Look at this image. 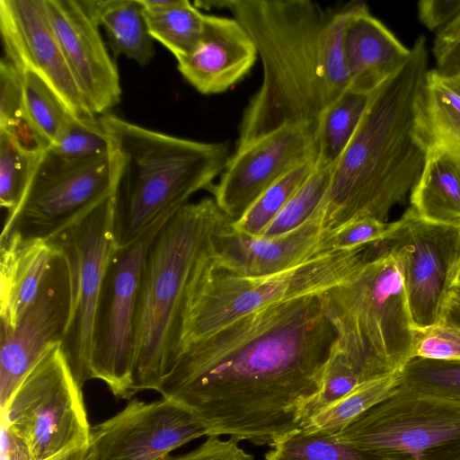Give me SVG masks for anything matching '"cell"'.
<instances>
[{
	"instance_id": "d590c367",
	"label": "cell",
	"mask_w": 460,
	"mask_h": 460,
	"mask_svg": "<svg viewBox=\"0 0 460 460\" xmlns=\"http://www.w3.org/2000/svg\"><path fill=\"white\" fill-rule=\"evenodd\" d=\"M391 223L372 217H361L326 231L320 244V253L354 250L382 240Z\"/></svg>"
},
{
	"instance_id": "836d02e7",
	"label": "cell",
	"mask_w": 460,
	"mask_h": 460,
	"mask_svg": "<svg viewBox=\"0 0 460 460\" xmlns=\"http://www.w3.org/2000/svg\"><path fill=\"white\" fill-rule=\"evenodd\" d=\"M401 374L404 385L460 400V361L414 358L401 368Z\"/></svg>"
},
{
	"instance_id": "7a4b0ae2",
	"label": "cell",
	"mask_w": 460,
	"mask_h": 460,
	"mask_svg": "<svg viewBox=\"0 0 460 460\" xmlns=\"http://www.w3.org/2000/svg\"><path fill=\"white\" fill-rule=\"evenodd\" d=\"M252 40L262 83L243 110L236 148L281 127L317 124L349 87L343 54L348 7L333 13L310 0L212 1Z\"/></svg>"
},
{
	"instance_id": "30bf717a",
	"label": "cell",
	"mask_w": 460,
	"mask_h": 460,
	"mask_svg": "<svg viewBox=\"0 0 460 460\" xmlns=\"http://www.w3.org/2000/svg\"><path fill=\"white\" fill-rule=\"evenodd\" d=\"M175 212L163 215L136 239L117 246L106 269L93 329L92 379L102 381L121 399L133 397L134 326L144 260Z\"/></svg>"
},
{
	"instance_id": "52a82bcc",
	"label": "cell",
	"mask_w": 460,
	"mask_h": 460,
	"mask_svg": "<svg viewBox=\"0 0 460 460\" xmlns=\"http://www.w3.org/2000/svg\"><path fill=\"white\" fill-rule=\"evenodd\" d=\"M365 247L319 253L276 274L246 276L225 266L213 243L192 273L173 358L182 348L250 314L341 284L358 267Z\"/></svg>"
},
{
	"instance_id": "e575fe53",
	"label": "cell",
	"mask_w": 460,
	"mask_h": 460,
	"mask_svg": "<svg viewBox=\"0 0 460 460\" xmlns=\"http://www.w3.org/2000/svg\"><path fill=\"white\" fill-rule=\"evenodd\" d=\"M111 140L99 117H75L60 138L48 151L67 159H81L102 155L111 151Z\"/></svg>"
},
{
	"instance_id": "1f68e13d",
	"label": "cell",
	"mask_w": 460,
	"mask_h": 460,
	"mask_svg": "<svg viewBox=\"0 0 460 460\" xmlns=\"http://www.w3.org/2000/svg\"><path fill=\"white\" fill-rule=\"evenodd\" d=\"M316 161L305 163L281 177L261 194L231 227L235 232L259 236L309 176Z\"/></svg>"
},
{
	"instance_id": "d4e9b609",
	"label": "cell",
	"mask_w": 460,
	"mask_h": 460,
	"mask_svg": "<svg viewBox=\"0 0 460 460\" xmlns=\"http://www.w3.org/2000/svg\"><path fill=\"white\" fill-rule=\"evenodd\" d=\"M90 17L108 37L113 54L124 55L140 66L155 55L152 38L139 0H81Z\"/></svg>"
},
{
	"instance_id": "60d3db41",
	"label": "cell",
	"mask_w": 460,
	"mask_h": 460,
	"mask_svg": "<svg viewBox=\"0 0 460 460\" xmlns=\"http://www.w3.org/2000/svg\"><path fill=\"white\" fill-rule=\"evenodd\" d=\"M1 460H31L22 442L1 423Z\"/></svg>"
},
{
	"instance_id": "44dd1931",
	"label": "cell",
	"mask_w": 460,
	"mask_h": 460,
	"mask_svg": "<svg viewBox=\"0 0 460 460\" xmlns=\"http://www.w3.org/2000/svg\"><path fill=\"white\" fill-rule=\"evenodd\" d=\"M411 52L371 14L366 3L348 6L343 54L349 89L372 93L402 66Z\"/></svg>"
},
{
	"instance_id": "d6a6232c",
	"label": "cell",
	"mask_w": 460,
	"mask_h": 460,
	"mask_svg": "<svg viewBox=\"0 0 460 460\" xmlns=\"http://www.w3.org/2000/svg\"><path fill=\"white\" fill-rule=\"evenodd\" d=\"M332 166L316 161L309 176L261 236H279L308 221L317 211L327 193Z\"/></svg>"
},
{
	"instance_id": "8d00e7d4",
	"label": "cell",
	"mask_w": 460,
	"mask_h": 460,
	"mask_svg": "<svg viewBox=\"0 0 460 460\" xmlns=\"http://www.w3.org/2000/svg\"><path fill=\"white\" fill-rule=\"evenodd\" d=\"M412 358L460 361V328L440 322L416 329Z\"/></svg>"
},
{
	"instance_id": "3957f363",
	"label": "cell",
	"mask_w": 460,
	"mask_h": 460,
	"mask_svg": "<svg viewBox=\"0 0 460 460\" xmlns=\"http://www.w3.org/2000/svg\"><path fill=\"white\" fill-rule=\"evenodd\" d=\"M402 66L371 93L348 146L333 164L318 211L324 231L361 217L386 222L418 181L427 152L414 135L415 102L429 70L420 35Z\"/></svg>"
},
{
	"instance_id": "5bb4252c",
	"label": "cell",
	"mask_w": 460,
	"mask_h": 460,
	"mask_svg": "<svg viewBox=\"0 0 460 460\" xmlns=\"http://www.w3.org/2000/svg\"><path fill=\"white\" fill-rule=\"evenodd\" d=\"M316 125L281 127L235 148L209 192L223 213L237 220L252 203L294 168L317 159Z\"/></svg>"
},
{
	"instance_id": "e0dca14e",
	"label": "cell",
	"mask_w": 460,
	"mask_h": 460,
	"mask_svg": "<svg viewBox=\"0 0 460 460\" xmlns=\"http://www.w3.org/2000/svg\"><path fill=\"white\" fill-rule=\"evenodd\" d=\"M0 32L5 58L40 77L76 118L97 117L64 56L44 0H0Z\"/></svg>"
},
{
	"instance_id": "2e32d148",
	"label": "cell",
	"mask_w": 460,
	"mask_h": 460,
	"mask_svg": "<svg viewBox=\"0 0 460 460\" xmlns=\"http://www.w3.org/2000/svg\"><path fill=\"white\" fill-rule=\"evenodd\" d=\"M56 249L33 303L13 330L1 331V410L40 358L64 340L71 312V283L66 260Z\"/></svg>"
},
{
	"instance_id": "9a60e30c",
	"label": "cell",
	"mask_w": 460,
	"mask_h": 460,
	"mask_svg": "<svg viewBox=\"0 0 460 460\" xmlns=\"http://www.w3.org/2000/svg\"><path fill=\"white\" fill-rule=\"evenodd\" d=\"M204 436L202 424L176 402L134 398L91 428L90 447L93 460H161Z\"/></svg>"
},
{
	"instance_id": "f1b7e54d",
	"label": "cell",
	"mask_w": 460,
	"mask_h": 460,
	"mask_svg": "<svg viewBox=\"0 0 460 460\" xmlns=\"http://www.w3.org/2000/svg\"><path fill=\"white\" fill-rule=\"evenodd\" d=\"M144 13L152 38L164 46L176 60L194 51L203 33L206 15L194 4L176 0L166 9H144Z\"/></svg>"
},
{
	"instance_id": "ab89813d",
	"label": "cell",
	"mask_w": 460,
	"mask_h": 460,
	"mask_svg": "<svg viewBox=\"0 0 460 460\" xmlns=\"http://www.w3.org/2000/svg\"><path fill=\"white\" fill-rule=\"evenodd\" d=\"M417 4L421 23L429 31L436 32L460 13V0H421Z\"/></svg>"
},
{
	"instance_id": "ffe728a7",
	"label": "cell",
	"mask_w": 460,
	"mask_h": 460,
	"mask_svg": "<svg viewBox=\"0 0 460 460\" xmlns=\"http://www.w3.org/2000/svg\"><path fill=\"white\" fill-rule=\"evenodd\" d=\"M229 222L217 233L216 257L229 269L246 276H265L288 270L320 253L325 231L317 210L305 224L276 237L235 232Z\"/></svg>"
},
{
	"instance_id": "ac0fdd59",
	"label": "cell",
	"mask_w": 460,
	"mask_h": 460,
	"mask_svg": "<svg viewBox=\"0 0 460 460\" xmlns=\"http://www.w3.org/2000/svg\"><path fill=\"white\" fill-rule=\"evenodd\" d=\"M49 23L78 84L96 115L121 99L116 63L81 0H44Z\"/></svg>"
},
{
	"instance_id": "ba28073f",
	"label": "cell",
	"mask_w": 460,
	"mask_h": 460,
	"mask_svg": "<svg viewBox=\"0 0 460 460\" xmlns=\"http://www.w3.org/2000/svg\"><path fill=\"white\" fill-rule=\"evenodd\" d=\"M1 423L27 448L31 460L90 444L82 386L61 343L51 347L1 410Z\"/></svg>"
},
{
	"instance_id": "4dcf8cb0",
	"label": "cell",
	"mask_w": 460,
	"mask_h": 460,
	"mask_svg": "<svg viewBox=\"0 0 460 460\" xmlns=\"http://www.w3.org/2000/svg\"><path fill=\"white\" fill-rule=\"evenodd\" d=\"M22 133L0 129V204L10 217L17 208L34 166L46 148L24 143Z\"/></svg>"
},
{
	"instance_id": "ee69618b",
	"label": "cell",
	"mask_w": 460,
	"mask_h": 460,
	"mask_svg": "<svg viewBox=\"0 0 460 460\" xmlns=\"http://www.w3.org/2000/svg\"><path fill=\"white\" fill-rule=\"evenodd\" d=\"M452 287H456L460 288V261L456 270Z\"/></svg>"
},
{
	"instance_id": "5b68a950",
	"label": "cell",
	"mask_w": 460,
	"mask_h": 460,
	"mask_svg": "<svg viewBox=\"0 0 460 460\" xmlns=\"http://www.w3.org/2000/svg\"><path fill=\"white\" fill-rule=\"evenodd\" d=\"M232 222L214 199L179 208L151 243L143 264L134 326L133 396L158 391L172 366L187 289L201 255Z\"/></svg>"
},
{
	"instance_id": "484cf974",
	"label": "cell",
	"mask_w": 460,
	"mask_h": 460,
	"mask_svg": "<svg viewBox=\"0 0 460 460\" xmlns=\"http://www.w3.org/2000/svg\"><path fill=\"white\" fill-rule=\"evenodd\" d=\"M401 383V369L364 382L310 417L301 428L336 435L392 395Z\"/></svg>"
},
{
	"instance_id": "f6af8a7d",
	"label": "cell",
	"mask_w": 460,
	"mask_h": 460,
	"mask_svg": "<svg viewBox=\"0 0 460 460\" xmlns=\"http://www.w3.org/2000/svg\"><path fill=\"white\" fill-rule=\"evenodd\" d=\"M395 460H411V459H410V458H408V457H403V458H402V457H400V458H397V459H395Z\"/></svg>"
},
{
	"instance_id": "9c48e42d",
	"label": "cell",
	"mask_w": 460,
	"mask_h": 460,
	"mask_svg": "<svg viewBox=\"0 0 460 460\" xmlns=\"http://www.w3.org/2000/svg\"><path fill=\"white\" fill-rule=\"evenodd\" d=\"M112 148V146H111ZM118 172L113 148L106 155L67 159L44 149L0 241L12 232L49 240L112 196Z\"/></svg>"
},
{
	"instance_id": "74e56055",
	"label": "cell",
	"mask_w": 460,
	"mask_h": 460,
	"mask_svg": "<svg viewBox=\"0 0 460 460\" xmlns=\"http://www.w3.org/2000/svg\"><path fill=\"white\" fill-rule=\"evenodd\" d=\"M23 122L22 75L4 57L0 62V129L21 133Z\"/></svg>"
},
{
	"instance_id": "7bdbcfd3",
	"label": "cell",
	"mask_w": 460,
	"mask_h": 460,
	"mask_svg": "<svg viewBox=\"0 0 460 460\" xmlns=\"http://www.w3.org/2000/svg\"><path fill=\"white\" fill-rule=\"evenodd\" d=\"M45 460H93L90 444L57 454Z\"/></svg>"
},
{
	"instance_id": "603a6c76",
	"label": "cell",
	"mask_w": 460,
	"mask_h": 460,
	"mask_svg": "<svg viewBox=\"0 0 460 460\" xmlns=\"http://www.w3.org/2000/svg\"><path fill=\"white\" fill-rule=\"evenodd\" d=\"M410 194V208L422 219L460 226V146L429 149L421 174Z\"/></svg>"
},
{
	"instance_id": "f546056e",
	"label": "cell",
	"mask_w": 460,
	"mask_h": 460,
	"mask_svg": "<svg viewBox=\"0 0 460 460\" xmlns=\"http://www.w3.org/2000/svg\"><path fill=\"white\" fill-rule=\"evenodd\" d=\"M264 460H386L320 430L297 429L270 447Z\"/></svg>"
},
{
	"instance_id": "4fadbf2b",
	"label": "cell",
	"mask_w": 460,
	"mask_h": 460,
	"mask_svg": "<svg viewBox=\"0 0 460 460\" xmlns=\"http://www.w3.org/2000/svg\"><path fill=\"white\" fill-rule=\"evenodd\" d=\"M383 240L398 262L415 329L440 323L460 261V226L427 221L409 208Z\"/></svg>"
},
{
	"instance_id": "b9f144b4",
	"label": "cell",
	"mask_w": 460,
	"mask_h": 460,
	"mask_svg": "<svg viewBox=\"0 0 460 460\" xmlns=\"http://www.w3.org/2000/svg\"><path fill=\"white\" fill-rule=\"evenodd\" d=\"M441 322L460 328V288L452 287L447 295Z\"/></svg>"
},
{
	"instance_id": "f35d334b",
	"label": "cell",
	"mask_w": 460,
	"mask_h": 460,
	"mask_svg": "<svg viewBox=\"0 0 460 460\" xmlns=\"http://www.w3.org/2000/svg\"><path fill=\"white\" fill-rule=\"evenodd\" d=\"M432 53L437 72L446 76L460 75V13L437 32Z\"/></svg>"
},
{
	"instance_id": "cb8c5ba5",
	"label": "cell",
	"mask_w": 460,
	"mask_h": 460,
	"mask_svg": "<svg viewBox=\"0 0 460 460\" xmlns=\"http://www.w3.org/2000/svg\"><path fill=\"white\" fill-rule=\"evenodd\" d=\"M414 135L426 152L460 146V75L428 70L415 102Z\"/></svg>"
},
{
	"instance_id": "7c38bea8",
	"label": "cell",
	"mask_w": 460,
	"mask_h": 460,
	"mask_svg": "<svg viewBox=\"0 0 460 460\" xmlns=\"http://www.w3.org/2000/svg\"><path fill=\"white\" fill-rule=\"evenodd\" d=\"M49 241L68 265L71 312L61 347L76 381L83 386L92 379L97 305L109 261L118 246L112 196Z\"/></svg>"
},
{
	"instance_id": "83f0119b",
	"label": "cell",
	"mask_w": 460,
	"mask_h": 460,
	"mask_svg": "<svg viewBox=\"0 0 460 460\" xmlns=\"http://www.w3.org/2000/svg\"><path fill=\"white\" fill-rule=\"evenodd\" d=\"M371 93L347 89L320 116L316 124V161L332 166L352 138Z\"/></svg>"
},
{
	"instance_id": "8992f818",
	"label": "cell",
	"mask_w": 460,
	"mask_h": 460,
	"mask_svg": "<svg viewBox=\"0 0 460 460\" xmlns=\"http://www.w3.org/2000/svg\"><path fill=\"white\" fill-rule=\"evenodd\" d=\"M319 298L334 345L365 382L413 358L416 329L398 262L383 239L366 245L350 277Z\"/></svg>"
},
{
	"instance_id": "7402d4cb",
	"label": "cell",
	"mask_w": 460,
	"mask_h": 460,
	"mask_svg": "<svg viewBox=\"0 0 460 460\" xmlns=\"http://www.w3.org/2000/svg\"><path fill=\"white\" fill-rule=\"evenodd\" d=\"M1 331L13 330L38 296L57 253L49 240L12 232L1 240Z\"/></svg>"
},
{
	"instance_id": "6da1fadb",
	"label": "cell",
	"mask_w": 460,
	"mask_h": 460,
	"mask_svg": "<svg viewBox=\"0 0 460 460\" xmlns=\"http://www.w3.org/2000/svg\"><path fill=\"white\" fill-rule=\"evenodd\" d=\"M334 341L319 296L270 305L180 349L157 392L207 437L271 447L301 428Z\"/></svg>"
},
{
	"instance_id": "4316f807",
	"label": "cell",
	"mask_w": 460,
	"mask_h": 460,
	"mask_svg": "<svg viewBox=\"0 0 460 460\" xmlns=\"http://www.w3.org/2000/svg\"><path fill=\"white\" fill-rule=\"evenodd\" d=\"M23 84V122L35 145L53 146L74 116L36 74L21 70Z\"/></svg>"
},
{
	"instance_id": "277c9868",
	"label": "cell",
	"mask_w": 460,
	"mask_h": 460,
	"mask_svg": "<svg viewBox=\"0 0 460 460\" xmlns=\"http://www.w3.org/2000/svg\"><path fill=\"white\" fill-rule=\"evenodd\" d=\"M99 118L118 158L112 194L118 246L196 192L209 191L231 155L226 143L178 137L111 113Z\"/></svg>"
},
{
	"instance_id": "d6986e66",
	"label": "cell",
	"mask_w": 460,
	"mask_h": 460,
	"mask_svg": "<svg viewBox=\"0 0 460 460\" xmlns=\"http://www.w3.org/2000/svg\"><path fill=\"white\" fill-rule=\"evenodd\" d=\"M257 58L252 40L236 19L206 14L198 46L177 59V68L200 93L217 94L243 79Z\"/></svg>"
},
{
	"instance_id": "8fae6325",
	"label": "cell",
	"mask_w": 460,
	"mask_h": 460,
	"mask_svg": "<svg viewBox=\"0 0 460 460\" xmlns=\"http://www.w3.org/2000/svg\"><path fill=\"white\" fill-rule=\"evenodd\" d=\"M336 437L386 460H426L429 451L460 442V400L401 383Z\"/></svg>"
}]
</instances>
